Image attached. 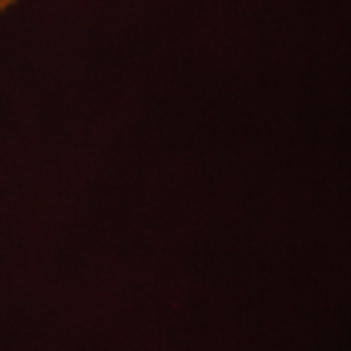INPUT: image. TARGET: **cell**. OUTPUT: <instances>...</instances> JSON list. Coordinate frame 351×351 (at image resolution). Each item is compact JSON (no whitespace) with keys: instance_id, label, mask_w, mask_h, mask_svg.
I'll list each match as a JSON object with an SVG mask.
<instances>
[{"instance_id":"1","label":"cell","mask_w":351,"mask_h":351,"mask_svg":"<svg viewBox=\"0 0 351 351\" xmlns=\"http://www.w3.org/2000/svg\"><path fill=\"white\" fill-rule=\"evenodd\" d=\"M14 2H16V0H0V14L4 12V10H8Z\"/></svg>"}]
</instances>
